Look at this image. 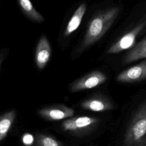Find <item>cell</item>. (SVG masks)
<instances>
[{"label": "cell", "instance_id": "14", "mask_svg": "<svg viewBox=\"0 0 146 146\" xmlns=\"http://www.w3.org/2000/svg\"><path fill=\"white\" fill-rule=\"evenodd\" d=\"M35 146H63V145L51 136L38 134L35 137Z\"/></svg>", "mask_w": 146, "mask_h": 146}, {"label": "cell", "instance_id": "13", "mask_svg": "<svg viewBox=\"0 0 146 146\" xmlns=\"http://www.w3.org/2000/svg\"><path fill=\"white\" fill-rule=\"evenodd\" d=\"M23 13L30 19L39 23L44 21L43 16L36 10L30 0H17Z\"/></svg>", "mask_w": 146, "mask_h": 146}, {"label": "cell", "instance_id": "9", "mask_svg": "<svg viewBox=\"0 0 146 146\" xmlns=\"http://www.w3.org/2000/svg\"><path fill=\"white\" fill-rule=\"evenodd\" d=\"M51 55V48L47 37L43 35L39 39L35 50V60L37 67L39 70L43 69Z\"/></svg>", "mask_w": 146, "mask_h": 146}, {"label": "cell", "instance_id": "5", "mask_svg": "<svg viewBox=\"0 0 146 146\" xmlns=\"http://www.w3.org/2000/svg\"><path fill=\"white\" fill-rule=\"evenodd\" d=\"M145 25V22H141L130 31L124 34L107 50V54H116L131 48L133 46L136 36L143 29Z\"/></svg>", "mask_w": 146, "mask_h": 146}, {"label": "cell", "instance_id": "3", "mask_svg": "<svg viewBox=\"0 0 146 146\" xmlns=\"http://www.w3.org/2000/svg\"><path fill=\"white\" fill-rule=\"evenodd\" d=\"M100 119L87 116L70 117L60 125L62 129L76 137H82L92 132L98 126Z\"/></svg>", "mask_w": 146, "mask_h": 146}, {"label": "cell", "instance_id": "12", "mask_svg": "<svg viewBox=\"0 0 146 146\" xmlns=\"http://www.w3.org/2000/svg\"><path fill=\"white\" fill-rule=\"evenodd\" d=\"M15 117L16 112L14 110L7 111L0 116V141L7 135Z\"/></svg>", "mask_w": 146, "mask_h": 146}, {"label": "cell", "instance_id": "16", "mask_svg": "<svg viewBox=\"0 0 146 146\" xmlns=\"http://www.w3.org/2000/svg\"><path fill=\"white\" fill-rule=\"evenodd\" d=\"M5 55H6V53L5 52H0V70H1V66H2V64L5 60Z\"/></svg>", "mask_w": 146, "mask_h": 146}, {"label": "cell", "instance_id": "11", "mask_svg": "<svg viewBox=\"0 0 146 146\" xmlns=\"http://www.w3.org/2000/svg\"><path fill=\"white\" fill-rule=\"evenodd\" d=\"M86 11V4L83 3L77 8L68 21L64 31V36L67 37L74 32L80 26Z\"/></svg>", "mask_w": 146, "mask_h": 146}, {"label": "cell", "instance_id": "7", "mask_svg": "<svg viewBox=\"0 0 146 146\" xmlns=\"http://www.w3.org/2000/svg\"><path fill=\"white\" fill-rule=\"evenodd\" d=\"M145 79L146 60L122 71L116 77L117 81L121 83H134Z\"/></svg>", "mask_w": 146, "mask_h": 146}, {"label": "cell", "instance_id": "10", "mask_svg": "<svg viewBox=\"0 0 146 146\" xmlns=\"http://www.w3.org/2000/svg\"><path fill=\"white\" fill-rule=\"evenodd\" d=\"M144 58H146V36L126 54L123 59V64Z\"/></svg>", "mask_w": 146, "mask_h": 146}, {"label": "cell", "instance_id": "2", "mask_svg": "<svg viewBox=\"0 0 146 146\" xmlns=\"http://www.w3.org/2000/svg\"><path fill=\"white\" fill-rule=\"evenodd\" d=\"M146 142V99L133 113L124 139V146H143Z\"/></svg>", "mask_w": 146, "mask_h": 146}, {"label": "cell", "instance_id": "4", "mask_svg": "<svg viewBox=\"0 0 146 146\" xmlns=\"http://www.w3.org/2000/svg\"><path fill=\"white\" fill-rule=\"evenodd\" d=\"M107 79V77L104 73L98 70L94 71L73 82L70 86V91L76 92L91 89L103 84Z\"/></svg>", "mask_w": 146, "mask_h": 146}, {"label": "cell", "instance_id": "15", "mask_svg": "<svg viewBox=\"0 0 146 146\" xmlns=\"http://www.w3.org/2000/svg\"><path fill=\"white\" fill-rule=\"evenodd\" d=\"M23 142L26 145H31L34 141V138L31 134H25L23 137Z\"/></svg>", "mask_w": 146, "mask_h": 146}, {"label": "cell", "instance_id": "6", "mask_svg": "<svg viewBox=\"0 0 146 146\" xmlns=\"http://www.w3.org/2000/svg\"><path fill=\"white\" fill-rule=\"evenodd\" d=\"M38 113L46 120L54 121L71 117L74 115V110L66 106L58 104L44 107L39 110Z\"/></svg>", "mask_w": 146, "mask_h": 146}, {"label": "cell", "instance_id": "17", "mask_svg": "<svg viewBox=\"0 0 146 146\" xmlns=\"http://www.w3.org/2000/svg\"><path fill=\"white\" fill-rule=\"evenodd\" d=\"M145 146H146V145H145Z\"/></svg>", "mask_w": 146, "mask_h": 146}, {"label": "cell", "instance_id": "8", "mask_svg": "<svg viewBox=\"0 0 146 146\" xmlns=\"http://www.w3.org/2000/svg\"><path fill=\"white\" fill-rule=\"evenodd\" d=\"M81 107L83 109L94 112H104L114 108L112 102L102 95H94L84 100L81 103Z\"/></svg>", "mask_w": 146, "mask_h": 146}, {"label": "cell", "instance_id": "1", "mask_svg": "<svg viewBox=\"0 0 146 146\" xmlns=\"http://www.w3.org/2000/svg\"><path fill=\"white\" fill-rule=\"evenodd\" d=\"M119 10L117 7H112L97 13L88 22L86 34L76 52H83L101 39L116 19Z\"/></svg>", "mask_w": 146, "mask_h": 146}]
</instances>
